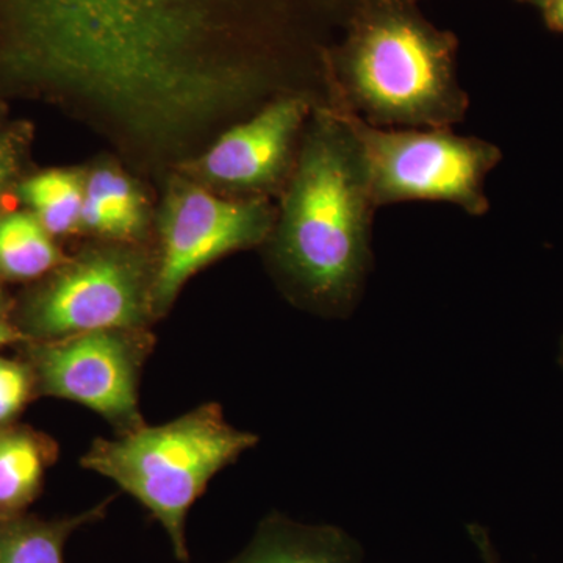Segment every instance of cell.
<instances>
[{"label": "cell", "instance_id": "9", "mask_svg": "<svg viewBox=\"0 0 563 563\" xmlns=\"http://www.w3.org/2000/svg\"><path fill=\"white\" fill-rule=\"evenodd\" d=\"M307 113L301 98L269 103L244 124L225 132L203 155L202 173L217 184L263 190L280 180Z\"/></svg>", "mask_w": 563, "mask_h": 563}, {"label": "cell", "instance_id": "1", "mask_svg": "<svg viewBox=\"0 0 563 563\" xmlns=\"http://www.w3.org/2000/svg\"><path fill=\"white\" fill-rule=\"evenodd\" d=\"M262 2L0 0V95L85 102L135 139L181 143L266 84Z\"/></svg>", "mask_w": 563, "mask_h": 563}, {"label": "cell", "instance_id": "20", "mask_svg": "<svg viewBox=\"0 0 563 563\" xmlns=\"http://www.w3.org/2000/svg\"><path fill=\"white\" fill-rule=\"evenodd\" d=\"M521 2L532 3V5L540 7V9H543V5L544 3L548 2V0H521Z\"/></svg>", "mask_w": 563, "mask_h": 563}, {"label": "cell", "instance_id": "22", "mask_svg": "<svg viewBox=\"0 0 563 563\" xmlns=\"http://www.w3.org/2000/svg\"><path fill=\"white\" fill-rule=\"evenodd\" d=\"M415 2H417V0H415Z\"/></svg>", "mask_w": 563, "mask_h": 563}, {"label": "cell", "instance_id": "4", "mask_svg": "<svg viewBox=\"0 0 563 563\" xmlns=\"http://www.w3.org/2000/svg\"><path fill=\"white\" fill-rule=\"evenodd\" d=\"M257 443L255 433L225 420L220 404L207 402L165 424L96 439L80 465L113 481L146 507L168 533L174 558L188 563L187 518L192 504L218 473Z\"/></svg>", "mask_w": 563, "mask_h": 563}, {"label": "cell", "instance_id": "15", "mask_svg": "<svg viewBox=\"0 0 563 563\" xmlns=\"http://www.w3.org/2000/svg\"><path fill=\"white\" fill-rule=\"evenodd\" d=\"M84 192L81 174L55 168L25 174L13 196L57 239L81 231Z\"/></svg>", "mask_w": 563, "mask_h": 563}, {"label": "cell", "instance_id": "6", "mask_svg": "<svg viewBox=\"0 0 563 563\" xmlns=\"http://www.w3.org/2000/svg\"><path fill=\"white\" fill-rule=\"evenodd\" d=\"M361 144L374 207L439 201L470 214L488 211L485 180L501 161L495 144L451 129H387L336 107Z\"/></svg>", "mask_w": 563, "mask_h": 563}, {"label": "cell", "instance_id": "16", "mask_svg": "<svg viewBox=\"0 0 563 563\" xmlns=\"http://www.w3.org/2000/svg\"><path fill=\"white\" fill-rule=\"evenodd\" d=\"M33 398H36L35 383L27 363L0 355V428L13 424Z\"/></svg>", "mask_w": 563, "mask_h": 563}, {"label": "cell", "instance_id": "7", "mask_svg": "<svg viewBox=\"0 0 563 563\" xmlns=\"http://www.w3.org/2000/svg\"><path fill=\"white\" fill-rule=\"evenodd\" d=\"M22 344L35 396L88 407L109 421L117 435L146 424L140 410V380L155 346L150 329H103Z\"/></svg>", "mask_w": 563, "mask_h": 563}, {"label": "cell", "instance_id": "3", "mask_svg": "<svg viewBox=\"0 0 563 563\" xmlns=\"http://www.w3.org/2000/svg\"><path fill=\"white\" fill-rule=\"evenodd\" d=\"M343 43L328 55L340 106L387 129H450L468 109L457 80V38L415 0H357Z\"/></svg>", "mask_w": 563, "mask_h": 563}, {"label": "cell", "instance_id": "12", "mask_svg": "<svg viewBox=\"0 0 563 563\" xmlns=\"http://www.w3.org/2000/svg\"><path fill=\"white\" fill-rule=\"evenodd\" d=\"M146 202L125 174L110 166L85 177L81 231L98 233L111 242L132 243L146 231Z\"/></svg>", "mask_w": 563, "mask_h": 563}, {"label": "cell", "instance_id": "8", "mask_svg": "<svg viewBox=\"0 0 563 563\" xmlns=\"http://www.w3.org/2000/svg\"><path fill=\"white\" fill-rule=\"evenodd\" d=\"M272 229V209L263 201H228L192 185L174 188L161 218L152 290L155 320L172 309L196 273L224 255L265 242Z\"/></svg>", "mask_w": 563, "mask_h": 563}, {"label": "cell", "instance_id": "14", "mask_svg": "<svg viewBox=\"0 0 563 563\" xmlns=\"http://www.w3.org/2000/svg\"><path fill=\"white\" fill-rule=\"evenodd\" d=\"M65 261L55 236L31 211L0 213V280L36 282Z\"/></svg>", "mask_w": 563, "mask_h": 563}, {"label": "cell", "instance_id": "21", "mask_svg": "<svg viewBox=\"0 0 563 563\" xmlns=\"http://www.w3.org/2000/svg\"><path fill=\"white\" fill-rule=\"evenodd\" d=\"M561 365L563 368V339H562V346H561Z\"/></svg>", "mask_w": 563, "mask_h": 563}, {"label": "cell", "instance_id": "18", "mask_svg": "<svg viewBox=\"0 0 563 563\" xmlns=\"http://www.w3.org/2000/svg\"><path fill=\"white\" fill-rule=\"evenodd\" d=\"M18 343H25V340L14 321V301L0 285V350Z\"/></svg>", "mask_w": 563, "mask_h": 563}, {"label": "cell", "instance_id": "13", "mask_svg": "<svg viewBox=\"0 0 563 563\" xmlns=\"http://www.w3.org/2000/svg\"><path fill=\"white\" fill-rule=\"evenodd\" d=\"M111 501L107 498L85 512L54 520L25 514L0 517V563H65L70 536L102 520Z\"/></svg>", "mask_w": 563, "mask_h": 563}, {"label": "cell", "instance_id": "2", "mask_svg": "<svg viewBox=\"0 0 563 563\" xmlns=\"http://www.w3.org/2000/svg\"><path fill=\"white\" fill-rule=\"evenodd\" d=\"M374 209L361 144L339 111H322L303 144L273 250L303 301L325 313L351 309L368 272Z\"/></svg>", "mask_w": 563, "mask_h": 563}, {"label": "cell", "instance_id": "17", "mask_svg": "<svg viewBox=\"0 0 563 563\" xmlns=\"http://www.w3.org/2000/svg\"><path fill=\"white\" fill-rule=\"evenodd\" d=\"M27 147V133L20 125L0 120V203L7 192H13L22 177V163ZM2 213V210H0Z\"/></svg>", "mask_w": 563, "mask_h": 563}, {"label": "cell", "instance_id": "5", "mask_svg": "<svg viewBox=\"0 0 563 563\" xmlns=\"http://www.w3.org/2000/svg\"><path fill=\"white\" fill-rule=\"evenodd\" d=\"M155 261L129 243L90 247L36 280L14 301L25 343L103 329L147 328Z\"/></svg>", "mask_w": 563, "mask_h": 563}, {"label": "cell", "instance_id": "19", "mask_svg": "<svg viewBox=\"0 0 563 563\" xmlns=\"http://www.w3.org/2000/svg\"><path fill=\"white\" fill-rule=\"evenodd\" d=\"M542 10L548 27L563 33V0H548Z\"/></svg>", "mask_w": 563, "mask_h": 563}, {"label": "cell", "instance_id": "10", "mask_svg": "<svg viewBox=\"0 0 563 563\" xmlns=\"http://www.w3.org/2000/svg\"><path fill=\"white\" fill-rule=\"evenodd\" d=\"M361 550L342 529L296 523L284 515L262 521L250 544L225 563H358Z\"/></svg>", "mask_w": 563, "mask_h": 563}, {"label": "cell", "instance_id": "11", "mask_svg": "<svg viewBox=\"0 0 563 563\" xmlns=\"http://www.w3.org/2000/svg\"><path fill=\"white\" fill-rule=\"evenodd\" d=\"M57 457L58 444L46 433L27 426L0 428V517L24 514Z\"/></svg>", "mask_w": 563, "mask_h": 563}]
</instances>
